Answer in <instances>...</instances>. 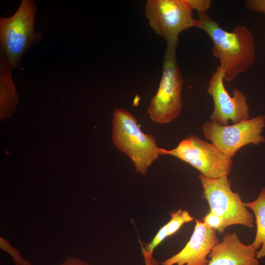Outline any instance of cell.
<instances>
[{
	"instance_id": "6da1fadb",
	"label": "cell",
	"mask_w": 265,
	"mask_h": 265,
	"mask_svg": "<svg viewBox=\"0 0 265 265\" xmlns=\"http://www.w3.org/2000/svg\"><path fill=\"white\" fill-rule=\"evenodd\" d=\"M197 27L204 31L213 42L212 51L224 70V80L233 81L255 62L256 45L253 33L238 25L231 31L222 28L207 13H199Z\"/></svg>"
},
{
	"instance_id": "7a4b0ae2",
	"label": "cell",
	"mask_w": 265,
	"mask_h": 265,
	"mask_svg": "<svg viewBox=\"0 0 265 265\" xmlns=\"http://www.w3.org/2000/svg\"><path fill=\"white\" fill-rule=\"evenodd\" d=\"M112 142L134 164L136 172L145 175L152 164L160 155L153 135L144 133L137 119L127 110L116 109L112 116Z\"/></svg>"
},
{
	"instance_id": "3957f363",
	"label": "cell",
	"mask_w": 265,
	"mask_h": 265,
	"mask_svg": "<svg viewBox=\"0 0 265 265\" xmlns=\"http://www.w3.org/2000/svg\"><path fill=\"white\" fill-rule=\"evenodd\" d=\"M38 6L33 0H22L9 17L0 18V51L13 68L21 64L24 53L43 38L34 30Z\"/></svg>"
},
{
	"instance_id": "277c9868",
	"label": "cell",
	"mask_w": 265,
	"mask_h": 265,
	"mask_svg": "<svg viewBox=\"0 0 265 265\" xmlns=\"http://www.w3.org/2000/svg\"><path fill=\"white\" fill-rule=\"evenodd\" d=\"M178 44L179 42L167 44L159 86L147 109L151 120L160 124H168L175 120L183 108L181 92L183 80L176 56Z\"/></svg>"
},
{
	"instance_id": "5b68a950",
	"label": "cell",
	"mask_w": 265,
	"mask_h": 265,
	"mask_svg": "<svg viewBox=\"0 0 265 265\" xmlns=\"http://www.w3.org/2000/svg\"><path fill=\"white\" fill-rule=\"evenodd\" d=\"M160 155H170L190 164L203 176L212 179L228 176L233 160L215 146L194 134L183 139L171 150L160 149Z\"/></svg>"
},
{
	"instance_id": "8992f818",
	"label": "cell",
	"mask_w": 265,
	"mask_h": 265,
	"mask_svg": "<svg viewBox=\"0 0 265 265\" xmlns=\"http://www.w3.org/2000/svg\"><path fill=\"white\" fill-rule=\"evenodd\" d=\"M198 177L203 187V198L208 202L211 212L223 219V233L233 225L253 227V215L244 205L240 195L232 190L228 176L212 179L200 174Z\"/></svg>"
},
{
	"instance_id": "52a82bcc",
	"label": "cell",
	"mask_w": 265,
	"mask_h": 265,
	"mask_svg": "<svg viewBox=\"0 0 265 265\" xmlns=\"http://www.w3.org/2000/svg\"><path fill=\"white\" fill-rule=\"evenodd\" d=\"M265 127V116L259 115L231 125H221L208 120L203 124L201 130L207 139L232 159L242 147L265 142L262 135Z\"/></svg>"
},
{
	"instance_id": "ba28073f",
	"label": "cell",
	"mask_w": 265,
	"mask_h": 265,
	"mask_svg": "<svg viewBox=\"0 0 265 265\" xmlns=\"http://www.w3.org/2000/svg\"><path fill=\"white\" fill-rule=\"evenodd\" d=\"M144 9L151 27L167 44L179 42L181 32L197 27V19L183 0H148Z\"/></svg>"
},
{
	"instance_id": "9c48e42d",
	"label": "cell",
	"mask_w": 265,
	"mask_h": 265,
	"mask_svg": "<svg viewBox=\"0 0 265 265\" xmlns=\"http://www.w3.org/2000/svg\"><path fill=\"white\" fill-rule=\"evenodd\" d=\"M224 70L219 66L212 74L209 82L207 93L212 96L214 108L210 116L211 121L221 125H227L249 119L247 97L237 88L233 90V96L226 91L224 84Z\"/></svg>"
},
{
	"instance_id": "30bf717a",
	"label": "cell",
	"mask_w": 265,
	"mask_h": 265,
	"mask_svg": "<svg viewBox=\"0 0 265 265\" xmlns=\"http://www.w3.org/2000/svg\"><path fill=\"white\" fill-rule=\"evenodd\" d=\"M219 242L216 230L196 219L193 232L185 247L160 265H207L208 255Z\"/></svg>"
},
{
	"instance_id": "8fae6325",
	"label": "cell",
	"mask_w": 265,
	"mask_h": 265,
	"mask_svg": "<svg viewBox=\"0 0 265 265\" xmlns=\"http://www.w3.org/2000/svg\"><path fill=\"white\" fill-rule=\"evenodd\" d=\"M257 252L252 243H242L237 233L226 234L208 255L207 265H259Z\"/></svg>"
},
{
	"instance_id": "7c38bea8",
	"label": "cell",
	"mask_w": 265,
	"mask_h": 265,
	"mask_svg": "<svg viewBox=\"0 0 265 265\" xmlns=\"http://www.w3.org/2000/svg\"><path fill=\"white\" fill-rule=\"evenodd\" d=\"M12 66L0 51V117H10L18 103V95L12 77Z\"/></svg>"
},
{
	"instance_id": "4fadbf2b",
	"label": "cell",
	"mask_w": 265,
	"mask_h": 265,
	"mask_svg": "<svg viewBox=\"0 0 265 265\" xmlns=\"http://www.w3.org/2000/svg\"><path fill=\"white\" fill-rule=\"evenodd\" d=\"M244 205L253 212L256 218L257 230L253 245L258 250L257 258L265 256V187L261 189L257 198L250 202H244Z\"/></svg>"
},
{
	"instance_id": "5bb4252c",
	"label": "cell",
	"mask_w": 265,
	"mask_h": 265,
	"mask_svg": "<svg viewBox=\"0 0 265 265\" xmlns=\"http://www.w3.org/2000/svg\"><path fill=\"white\" fill-rule=\"evenodd\" d=\"M170 216V220L165 224L168 236L175 233L184 224L194 220L188 211L182 209L171 212Z\"/></svg>"
},
{
	"instance_id": "9a60e30c",
	"label": "cell",
	"mask_w": 265,
	"mask_h": 265,
	"mask_svg": "<svg viewBox=\"0 0 265 265\" xmlns=\"http://www.w3.org/2000/svg\"><path fill=\"white\" fill-rule=\"evenodd\" d=\"M0 248L12 257L15 265H32L22 256L18 250L2 237H0Z\"/></svg>"
},
{
	"instance_id": "2e32d148",
	"label": "cell",
	"mask_w": 265,
	"mask_h": 265,
	"mask_svg": "<svg viewBox=\"0 0 265 265\" xmlns=\"http://www.w3.org/2000/svg\"><path fill=\"white\" fill-rule=\"evenodd\" d=\"M184 3L190 10H196L198 14L207 13L212 1L210 0H183Z\"/></svg>"
},
{
	"instance_id": "e0dca14e",
	"label": "cell",
	"mask_w": 265,
	"mask_h": 265,
	"mask_svg": "<svg viewBox=\"0 0 265 265\" xmlns=\"http://www.w3.org/2000/svg\"><path fill=\"white\" fill-rule=\"evenodd\" d=\"M167 237H168V234L165 224L160 228L153 240L149 244L146 245L145 249L149 254L153 255L156 247Z\"/></svg>"
},
{
	"instance_id": "ac0fdd59",
	"label": "cell",
	"mask_w": 265,
	"mask_h": 265,
	"mask_svg": "<svg viewBox=\"0 0 265 265\" xmlns=\"http://www.w3.org/2000/svg\"><path fill=\"white\" fill-rule=\"evenodd\" d=\"M203 222L210 228L223 233V219L214 212L210 211L204 218Z\"/></svg>"
},
{
	"instance_id": "d6986e66",
	"label": "cell",
	"mask_w": 265,
	"mask_h": 265,
	"mask_svg": "<svg viewBox=\"0 0 265 265\" xmlns=\"http://www.w3.org/2000/svg\"><path fill=\"white\" fill-rule=\"evenodd\" d=\"M244 5L248 9L265 14V0H247Z\"/></svg>"
},
{
	"instance_id": "ffe728a7",
	"label": "cell",
	"mask_w": 265,
	"mask_h": 265,
	"mask_svg": "<svg viewBox=\"0 0 265 265\" xmlns=\"http://www.w3.org/2000/svg\"><path fill=\"white\" fill-rule=\"evenodd\" d=\"M142 254L144 262V265H160L159 262L154 259L153 255L149 254L141 245Z\"/></svg>"
},
{
	"instance_id": "44dd1931",
	"label": "cell",
	"mask_w": 265,
	"mask_h": 265,
	"mask_svg": "<svg viewBox=\"0 0 265 265\" xmlns=\"http://www.w3.org/2000/svg\"><path fill=\"white\" fill-rule=\"evenodd\" d=\"M59 265H90L86 262L75 257H68Z\"/></svg>"
}]
</instances>
